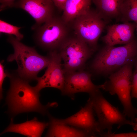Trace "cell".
Here are the masks:
<instances>
[{"instance_id": "obj_21", "label": "cell", "mask_w": 137, "mask_h": 137, "mask_svg": "<svg viewBox=\"0 0 137 137\" xmlns=\"http://www.w3.org/2000/svg\"><path fill=\"white\" fill-rule=\"evenodd\" d=\"M133 65L134 68L132 73L131 96V98L137 99V59Z\"/></svg>"}, {"instance_id": "obj_16", "label": "cell", "mask_w": 137, "mask_h": 137, "mask_svg": "<svg viewBox=\"0 0 137 137\" xmlns=\"http://www.w3.org/2000/svg\"><path fill=\"white\" fill-rule=\"evenodd\" d=\"M91 0H67L61 18L68 25L91 9Z\"/></svg>"}, {"instance_id": "obj_9", "label": "cell", "mask_w": 137, "mask_h": 137, "mask_svg": "<svg viewBox=\"0 0 137 137\" xmlns=\"http://www.w3.org/2000/svg\"><path fill=\"white\" fill-rule=\"evenodd\" d=\"M92 102L89 98L85 106L78 112L64 119H59L47 113L49 120L56 123L68 125L87 131L97 136L100 132L97 121L94 117Z\"/></svg>"}, {"instance_id": "obj_13", "label": "cell", "mask_w": 137, "mask_h": 137, "mask_svg": "<svg viewBox=\"0 0 137 137\" xmlns=\"http://www.w3.org/2000/svg\"><path fill=\"white\" fill-rule=\"evenodd\" d=\"M135 27V23L129 22L108 26L106 28V34L101 39L106 45L110 46L127 44L134 39Z\"/></svg>"}, {"instance_id": "obj_4", "label": "cell", "mask_w": 137, "mask_h": 137, "mask_svg": "<svg viewBox=\"0 0 137 137\" xmlns=\"http://www.w3.org/2000/svg\"><path fill=\"white\" fill-rule=\"evenodd\" d=\"M134 62H130L109 75L102 89L111 95L116 94L123 107V113L133 122L137 115V109L131 100L133 68Z\"/></svg>"}, {"instance_id": "obj_26", "label": "cell", "mask_w": 137, "mask_h": 137, "mask_svg": "<svg viewBox=\"0 0 137 137\" xmlns=\"http://www.w3.org/2000/svg\"><path fill=\"white\" fill-rule=\"evenodd\" d=\"M135 24H136L135 28L136 29V30L137 32V22L135 23Z\"/></svg>"}, {"instance_id": "obj_15", "label": "cell", "mask_w": 137, "mask_h": 137, "mask_svg": "<svg viewBox=\"0 0 137 137\" xmlns=\"http://www.w3.org/2000/svg\"><path fill=\"white\" fill-rule=\"evenodd\" d=\"M49 125L44 137H93L95 134L87 131L49 120Z\"/></svg>"}, {"instance_id": "obj_28", "label": "cell", "mask_w": 137, "mask_h": 137, "mask_svg": "<svg viewBox=\"0 0 137 137\" xmlns=\"http://www.w3.org/2000/svg\"></svg>"}, {"instance_id": "obj_7", "label": "cell", "mask_w": 137, "mask_h": 137, "mask_svg": "<svg viewBox=\"0 0 137 137\" xmlns=\"http://www.w3.org/2000/svg\"><path fill=\"white\" fill-rule=\"evenodd\" d=\"M68 25L61 17L55 15L34 29L35 40L39 46L44 49L50 51L56 50L68 38Z\"/></svg>"}, {"instance_id": "obj_12", "label": "cell", "mask_w": 137, "mask_h": 137, "mask_svg": "<svg viewBox=\"0 0 137 137\" xmlns=\"http://www.w3.org/2000/svg\"><path fill=\"white\" fill-rule=\"evenodd\" d=\"M14 7L21 8L28 13L35 20L34 29L54 15L55 7L52 0H22L15 2Z\"/></svg>"}, {"instance_id": "obj_1", "label": "cell", "mask_w": 137, "mask_h": 137, "mask_svg": "<svg viewBox=\"0 0 137 137\" xmlns=\"http://www.w3.org/2000/svg\"><path fill=\"white\" fill-rule=\"evenodd\" d=\"M10 78V87L6 99L8 106L6 112L11 118L20 113L30 112H37L44 116L49 109L57 106L55 102L43 105L39 100L40 92L31 86L28 81L20 77L11 76Z\"/></svg>"}, {"instance_id": "obj_17", "label": "cell", "mask_w": 137, "mask_h": 137, "mask_svg": "<svg viewBox=\"0 0 137 137\" xmlns=\"http://www.w3.org/2000/svg\"><path fill=\"white\" fill-rule=\"evenodd\" d=\"M123 0H93L96 10L101 18L108 23L112 19L119 17L121 7Z\"/></svg>"}, {"instance_id": "obj_25", "label": "cell", "mask_w": 137, "mask_h": 137, "mask_svg": "<svg viewBox=\"0 0 137 137\" xmlns=\"http://www.w3.org/2000/svg\"><path fill=\"white\" fill-rule=\"evenodd\" d=\"M134 121H135V125L132 126L133 130L134 131H137V117L135 118Z\"/></svg>"}, {"instance_id": "obj_27", "label": "cell", "mask_w": 137, "mask_h": 137, "mask_svg": "<svg viewBox=\"0 0 137 137\" xmlns=\"http://www.w3.org/2000/svg\"><path fill=\"white\" fill-rule=\"evenodd\" d=\"M93 137H97V136H93Z\"/></svg>"}, {"instance_id": "obj_24", "label": "cell", "mask_w": 137, "mask_h": 137, "mask_svg": "<svg viewBox=\"0 0 137 137\" xmlns=\"http://www.w3.org/2000/svg\"><path fill=\"white\" fill-rule=\"evenodd\" d=\"M15 2L13 0H1V9L2 10L5 8L14 7Z\"/></svg>"}, {"instance_id": "obj_18", "label": "cell", "mask_w": 137, "mask_h": 137, "mask_svg": "<svg viewBox=\"0 0 137 137\" xmlns=\"http://www.w3.org/2000/svg\"><path fill=\"white\" fill-rule=\"evenodd\" d=\"M121 21L137 22V0H123L121 7Z\"/></svg>"}, {"instance_id": "obj_22", "label": "cell", "mask_w": 137, "mask_h": 137, "mask_svg": "<svg viewBox=\"0 0 137 137\" xmlns=\"http://www.w3.org/2000/svg\"><path fill=\"white\" fill-rule=\"evenodd\" d=\"M3 62L4 60H3L0 63V95L1 100L3 98L2 85L4 80L6 77H10L11 76L5 71L4 66L3 64Z\"/></svg>"}, {"instance_id": "obj_10", "label": "cell", "mask_w": 137, "mask_h": 137, "mask_svg": "<svg viewBox=\"0 0 137 137\" xmlns=\"http://www.w3.org/2000/svg\"><path fill=\"white\" fill-rule=\"evenodd\" d=\"M49 62L44 75L38 77L37 83L34 87L38 91L46 87L58 89L61 92L64 84L65 74L61 63L62 59L59 52L56 50L50 51Z\"/></svg>"}, {"instance_id": "obj_8", "label": "cell", "mask_w": 137, "mask_h": 137, "mask_svg": "<svg viewBox=\"0 0 137 137\" xmlns=\"http://www.w3.org/2000/svg\"><path fill=\"white\" fill-rule=\"evenodd\" d=\"M59 49L64 62L65 75L81 70L94 52L86 43L76 37H68Z\"/></svg>"}, {"instance_id": "obj_19", "label": "cell", "mask_w": 137, "mask_h": 137, "mask_svg": "<svg viewBox=\"0 0 137 137\" xmlns=\"http://www.w3.org/2000/svg\"><path fill=\"white\" fill-rule=\"evenodd\" d=\"M21 28L12 25L2 20H0V32L9 35H13L18 40L20 41L24 37V35L20 32Z\"/></svg>"}, {"instance_id": "obj_2", "label": "cell", "mask_w": 137, "mask_h": 137, "mask_svg": "<svg viewBox=\"0 0 137 137\" xmlns=\"http://www.w3.org/2000/svg\"><path fill=\"white\" fill-rule=\"evenodd\" d=\"M137 59V40L119 47L107 45L98 52L90 65L95 73L106 76Z\"/></svg>"}, {"instance_id": "obj_23", "label": "cell", "mask_w": 137, "mask_h": 137, "mask_svg": "<svg viewBox=\"0 0 137 137\" xmlns=\"http://www.w3.org/2000/svg\"><path fill=\"white\" fill-rule=\"evenodd\" d=\"M55 6L59 11H63L66 5L67 0H52Z\"/></svg>"}, {"instance_id": "obj_14", "label": "cell", "mask_w": 137, "mask_h": 137, "mask_svg": "<svg viewBox=\"0 0 137 137\" xmlns=\"http://www.w3.org/2000/svg\"><path fill=\"white\" fill-rule=\"evenodd\" d=\"M49 122H41L36 117L23 123L15 124L11 118L9 126L1 133L11 132L19 133L27 137H41L45 129L48 127Z\"/></svg>"}, {"instance_id": "obj_5", "label": "cell", "mask_w": 137, "mask_h": 137, "mask_svg": "<svg viewBox=\"0 0 137 137\" xmlns=\"http://www.w3.org/2000/svg\"><path fill=\"white\" fill-rule=\"evenodd\" d=\"M95 112L98 118L97 121L100 132L107 129L111 132L113 125H118V128L125 125L133 126L135 123L127 119L118 108L111 104L104 97L100 90L90 94Z\"/></svg>"}, {"instance_id": "obj_20", "label": "cell", "mask_w": 137, "mask_h": 137, "mask_svg": "<svg viewBox=\"0 0 137 137\" xmlns=\"http://www.w3.org/2000/svg\"><path fill=\"white\" fill-rule=\"evenodd\" d=\"M97 137H137V132H130L126 133H114L112 132L104 131L98 133Z\"/></svg>"}, {"instance_id": "obj_3", "label": "cell", "mask_w": 137, "mask_h": 137, "mask_svg": "<svg viewBox=\"0 0 137 137\" xmlns=\"http://www.w3.org/2000/svg\"><path fill=\"white\" fill-rule=\"evenodd\" d=\"M7 40L13 46L14 53L8 56L7 61H16L17 72L21 78L28 81L36 80L38 73L48 66L49 55H40L34 48L24 45L12 35H9Z\"/></svg>"}, {"instance_id": "obj_11", "label": "cell", "mask_w": 137, "mask_h": 137, "mask_svg": "<svg viewBox=\"0 0 137 137\" xmlns=\"http://www.w3.org/2000/svg\"><path fill=\"white\" fill-rule=\"evenodd\" d=\"M91 74L82 70L65 75L64 88L62 95H66L74 99L75 94L78 93L85 92L92 94L100 89L103 84L97 85L91 80Z\"/></svg>"}, {"instance_id": "obj_6", "label": "cell", "mask_w": 137, "mask_h": 137, "mask_svg": "<svg viewBox=\"0 0 137 137\" xmlns=\"http://www.w3.org/2000/svg\"><path fill=\"white\" fill-rule=\"evenodd\" d=\"M72 23L76 37L86 43L94 52L96 50L99 38L108 23L96 10L91 9Z\"/></svg>"}]
</instances>
